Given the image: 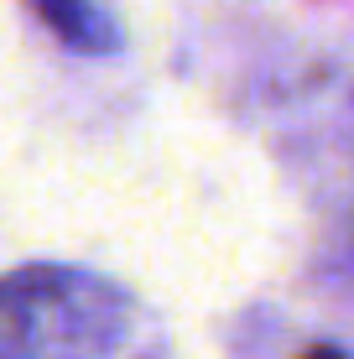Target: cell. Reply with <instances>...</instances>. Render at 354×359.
Segmentation results:
<instances>
[{"label": "cell", "mask_w": 354, "mask_h": 359, "mask_svg": "<svg viewBox=\"0 0 354 359\" xmlns=\"http://www.w3.org/2000/svg\"><path fill=\"white\" fill-rule=\"evenodd\" d=\"M115 333V297L79 271H16L0 281V359H83Z\"/></svg>", "instance_id": "1"}, {"label": "cell", "mask_w": 354, "mask_h": 359, "mask_svg": "<svg viewBox=\"0 0 354 359\" xmlns=\"http://www.w3.org/2000/svg\"><path fill=\"white\" fill-rule=\"evenodd\" d=\"M27 11L42 21L68 53H83V57H109L120 47V32L115 21L104 16L94 0H27Z\"/></svg>", "instance_id": "2"}, {"label": "cell", "mask_w": 354, "mask_h": 359, "mask_svg": "<svg viewBox=\"0 0 354 359\" xmlns=\"http://www.w3.org/2000/svg\"><path fill=\"white\" fill-rule=\"evenodd\" d=\"M302 359H349V354H344V349H334V344H313V349L302 354Z\"/></svg>", "instance_id": "3"}]
</instances>
